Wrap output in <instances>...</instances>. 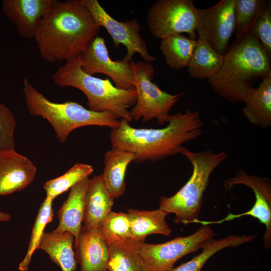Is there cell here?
<instances>
[{
	"label": "cell",
	"instance_id": "6da1fadb",
	"mask_svg": "<svg viewBox=\"0 0 271 271\" xmlns=\"http://www.w3.org/2000/svg\"><path fill=\"white\" fill-rule=\"evenodd\" d=\"M100 28L79 0H53L49 14L39 21L33 38L42 59L49 62L67 61L80 55Z\"/></svg>",
	"mask_w": 271,
	"mask_h": 271
},
{
	"label": "cell",
	"instance_id": "7a4b0ae2",
	"mask_svg": "<svg viewBox=\"0 0 271 271\" xmlns=\"http://www.w3.org/2000/svg\"><path fill=\"white\" fill-rule=\"evenodd\" d=\"M203 122L199 112L187 109L171 115L167 126L158 129L137 128L121 119L109 134L112 147L134 154V162H156L180 154L182 145L195 140L203 133Z\"/></svg>",
	"mask_w": 271,
	"mask_h": 271
},
{
	"label": "cell",
	"instance_id": "3957f363",
	"mask_svg": "<svg viewBox=\"0 0 271 271\" xmlns=\"http://www.w3.org/2000/svg\"><path fill=\"white\" fill-rule=\"evenodd\" d=\"M270 59L258 40L247 34L233 44L223 56L218 73L208 79L213 91L232 103L245 102L253 79L271 76Z\"/></svg>",
	"mask_w": 271,
	"mask_h": 271
},
{
	"label": "cell",
	"instance_id": "277c9868",
	"mask_svg": "<svg viewBox=\"0 0 271 271\" xmlns=\"http://www.w3.org/2000/svg\"><path fill=\"white\" fill-rule=\"evenodd\" d=\"M23 92L29 113L47 120L54 128L57 139L61 143L67 140L74 129L87 125L117 127L119 117L111 111L95 112L76 102H54L40 92L27 78L23 81Z\"/></svg>",
	"mask_w": 271,
	"mask_h": 271
},
{
	"label": "cell",
	"instance_id": "5b68a950",
	"mask_svg": "<svg viewBox=\"0 0 271 271\" xmlns=\"http://www.w3.org/2000/svg\"><path fill=\"white\" fill-rule=\"evenodd\" d=\"M52 78L58 86L74 87L83 92L89 109L97 112L111 111L129 123L133 120L127 108L137 101L136 91L119 89L109 79L85 73L81 67L80 55L66 61L54 72Z\"/></svg>",
	"mask_w": 271,
	"mask_h": 271
},
{
	"label": "cell",
	"instance_id": "8992f818",
	"mask_svg": "<svg viewBox=\"0 0 271 271\" xmlns=\"http://www.w3.org/2000/svg\"><path fill=\"white\" fill-rule=\"evenodd\" d=\"M180 154L190 162L193 167L192 175L175 195L160 197L159 208L168 214H174L175 223L186 225L199 220L203 194L208 185L210 175L228 155L224 151L217 154L211 150L191 152L183 147Z\"/></svg>",
	"mask_w": 271,
	"mask_h": 271
},
{
	"label": "cell",
	"instance_id": "52a82bcc",
	"mask_svg": "<svg viewBox=\"0 0 271 271\" xmlns=\"http://www.w3.org/2000/svg\"><path fill=\"white\" fill-rule=\"evenodd\" d=\"M130 65L137 94V101L129 111L132 119L142 118L143 122H147L156 118L160 124L168 123L171 117L169 111L183 94H171L153 83L155 69L151 63L131 61Z\"/></svg>",
	"mask_w": 271,
	"mask_h": 271
},
{
	"label": "cell",
	"instance_id": "ba28073f",
	"mask_svg": "<svg viewBox=\"0 0 271 271\" xmlns=\"http://www.w3.org/2000/svg\"><path fill=\"white\" fill-rule=\"evenodd\" d=\"M200 11L191 0H158L149 9L147 24L156 39L185 33L195 40Z\"/></svg>",
	"mask_w": 271,
	"mask_h": 271
},
{
	"label": "cell",
	"instance_id": "9c48e42d",
	"mask_svg": "<svg viewBox=\"0 0 271 271\" xmlns=\"http://www.w3.org/2000/svg\"><path fill=\"white\" fill-rule=\"evenodd\" d=\"M214 235L209 225H202L191 235L177 237L163 243L144 242L139 250L142 271H168L183 256L202 248Z\"/></svg>",
	"mask_w": 271,
	"mask_h": 271
},
{
	"label": "cell",
	"instance_id": "30bf717a",
	"mask_svg": "<svg viewBox=\"0 0 271 271\" xmlns=\"http://www.w3.org/2000/svg\"><path fill=\"white\" fill-rule=\"evenodd\" d=\"M89 12L91 17L100 26L104 27L111 36L114 47L123 45L127 52L122 60L130 62L135 53L139 54L144 61L151 63L156 58L151 55L146 42L140 34L139 22L136 19L118 21L110 16L97 0H79Z\"/></svg>",
	"mask_w": 271,
	"mask_h": 271
},
{
	"label": "cell",
	"instance_id": "8fae6325",
	"mask_svg": "<svg viewBox=\"0 0 271 271\" xmlns=\"http://www.w3.org/2000/svg\"><path fill=\"white\" fill-rule=\"evenodd\" d=\"M237 184L245 185L251 188L255 195V201L249 211L239 214L229 213L222 220L214 221L199 220L198 223L202 225L211 224H220L230 221L243 216H250L257 219L266 227L263 236L264 248L268 249L271 245V184L266 178H262L254 175L247 174L240 170L234 177L229 178L224 181V187L228 190Z\"/></svg>",
	"mask_w": 271,
	"mask_h": 271
},
{
	"label": "cell",
	"instance_id": "7c38bea8",
	"mask_svg": "<svg viewBox=\"0 0 271 271\" xmlns=\"http://www.w3.org/2000/svg\"><path fill=\"white\" fill-rule=\"evenodd\" d=\"M82 70L93 75L101 73L108 76L115 86L124 90H135L133 74L130 62L112 60L104 38L97 36L80 55Z\"/></svg>",
	"mask_w": 271,
	"mask_h": 271
},
{
	"label": "cell",
	"instance_id": "4fadbf2b",
	"mask_svg": "<svg viewBox=\"0 0 271 271\" xmlns=\"http://www.w3.org/2000/svg\"><path fill=\"white\" fill-rule=\"evenodd\" d=\"M235 29L234 0H221L213 6L200 9L195 30L198 38L207 41L218 53H225Z\"/></svg>",
	"mask_w": 271,
	"mask_h": 271
},
{
	"label": "cell",
	"instance_id": "5bb4252c",
	"mask_svg": "<svg viewBox=\"0 0 271 271\" xmlns=\"http://www.w3.org/2000/svg\"><path fill=\"white\" fill-rule=\"evenodd\" d=\"M53 0H4L2 11L25 39L34 37L39 21L49 14Z\"/></svg>",
	"mask_w": 271,
	"mask_h": 271
},
{
	"label": "cell",
	"instance_id": "9a60e30c",
	"mask_svg": "<svg viewBox=\"0 0 271 271\" xmlns=\"http://www.w3.org/2000/svg\"><path fill=\"white\" fill-rule=\"evenodd\" d=\"M36 171L34 164L15 150L0 152V196L26 188L34 180Z\"/></svg>",
	"mask_w": 271,
	"mask_h": 271
},
{
	"label": "cell",
	"instance_id": "2e32d148",
	"mask_svg": "<svg viewBox=\"0 0 271 271\" xmlns=\"http://www.w3.org/2000/svg\"><path fill=\"white\" fill-rule=\"evenodd\" d=\"M74 247L75 258L80 266V271H107L108 246L99 230L87 229L82 225Z\"/></svg>",
	"mask_w": 271,
	"mask_h": 271
},
{
	"label": "cell",
	"instance_id": "e0dca14e",
	"mask_svg": "<svg viewBox=\"0 0 271 271\" xmlns=\"http://www.w3.org/2000/svg\"><path fill=\"white\" fill-rule=\"evenodd\" d=\"M90 179L88 177L70 189L68 198L57 212L59 224L53 231H68L74 237V245L77 242L84 215V202Z\"/></svg>",
	"mask_w": 271,
	"mask_h": 271
},
{
	"label": "cell",
	"instance_id": "ac0fdd59",
	"mask_svg": "<svg viewBox=\"0 0 271 271\" xmlns=\"http://www.w3.org/2000/svg\"><path fill=\"white\" fill-rule=\"evenodd\" d=\"M113 203L114 197L107 189L102 175L94 176L90 179L85 195L83 226L98 230L111 212Z\"/></svg>",
	"mask_w": 271,
	"mask_h": 271
},
{
	"label": "cell",
	"instance_id": "d6986e66",
	"mask_svg": "<svg viewBox=\"0 0 271 271\" xmlns=\"http://www.w3.org/2000/svg\"><path fill=\"white\" fill-rule=\"evenodd\" d=\"M135 158L132 152L116 147H112L105 154L102 176L107 189L114 198H118L124 193L126 171Z\"/></svg>",
	"mask_w": 271,
	"mask_h": 271
},
{
	"label": "cell",
	"instance_id": "ffe728a7",
	"mask_svg": "<svg viewBox=\"0 0 271 271\" xmlns=\"http://www.w3.org/2000/svg\"><path fill=\"white\" fill-rule=\"evenodd\" d=\"M74 235L65 231L44 232L37 249L44 250L62 271H75L76 262L73 250Z\"/></svg>",
	"mask_w": 271,
	"mask_h": 271
},
{
	"label": "cell",
	"instance_id": "44dd1931",
	"mask_svg": "<svg viewBox=\"0 0 271 271\" xmlns=\"http://www.w3.org/2000/svg\"><path fill=\"white\" fill-rule=\"evenodd\" d=\"M244 103V116L252 124L266 129L271 126V76L252 88Z\"/></svg>",
	"mask_w": 271,
	"mask_h": 271
},
{
	"label": "cell",
	"instance_id": "7402d4cb",
	"mask_svg": "<svg viewBox=\"0 0 271 271\" xmlns=\"http://www.w3.org/2000/svg\"><path fill=\"white\" fill-rule=\"evenodd\" d=\"M127 214L133 236L139 242H144L150 234L168 236L173 232L166 220L168 213L160 208L152 211L129 209Z\"/></svg>",
	"mask_w": 271,
	"mask_h": 271
},
{
	"label": "cell",
	"instance_id": "603a6c76",
	"mask_svg": "<svg viewBox=\"0 0 271 271\" xmlns=\"http://www.w3.org/2000/svg\"><path fill=\"white\" fill-rule=\"evenodd\" d=\"M98 230L108 246L139 249L143 243L134 239L127 213L110 212Z\"/></svg>",
	"mask_w": 271,
	"mask_h": 271
},
{
	"label": "cell",
	"instance_id": "cb8c5ba5",
	"mask_svg": "<svg viewBox=\"0 0 271 271\" xmlns=\"http://www.w3.org/2000/svg\"><path fill=\"white\" fill-rule=\"evenodd\" d=\"M223 56L218 53L207 41L197 38L187 66L188 72L194 79H209L220 70Z\"/></svg>",
	"mask_w": 271,
	"mask_h": 271
},
{
	"label": "cell",
	"instance_id": "d4e9b609",
	"mask_svg": "<svg viewBox=\"0 0 271 271\" xmlns=\"http://www.w3.org/2000/svg\"><path fill=\"white\" fill-rule=\"evenodd\" d=\"M159 49L166 63L172 69L187 67L192 56L196 40L182 34L174 35L161 39Z\"/></svg>",
	"mask_w": 271,
	"mask_h": 271
},
{
	"label": "cell",
	"instance_id": "484cf974",
	"mask_svg": "<svg viewBox=\"0 0 271 271\" xmlns=\"http://www.w3.org/2000/svg\"><path fill=\"white\" fill-rule=\"evenodd\" d=\"M254 238L253 235H232L218 240L213 238L204 245L201 253L168 271H201L208 260L218 251L227 247L240 246L252 241Z\"/></svg>",
	"mask_w": 271,
	"mask_h": 271
},
{
	"label": "cell",
	"instance_id": "4316f807",
	"mask_svg": "<svg viewBox=\"0 0 271 271\" xmlns=\"http://www.w3.org/2000/svg\"><path fill=\"white\" fill-rule=\"evenodd\" d=\"M94 171L93 167L84 163H76L65 174L46 182L44 185L46 197L53 200L74 185L88 177Z\"/></svg>",
	"mask_w": 271,
	"mask_h": 271
},
{
	"label": "cell",
	"instance_id": "83f0119b",
	"mask_svg": "<svg viewBox=\"0 0 271 271\" xmlns=\"http://www.w3.org/2000/svg\"><path fill=\"white\" fill-rule=\"evenodd\" d=\"M264 0H234L236 38L248 34L252 23L267 5Z\"/></svg>",
	"mask_w": 271,
	"mask_h": 271
},
{
	"label": "cell",
	"instance_id": "f1b7e54d",
	"mask_svg": "<svg viewBox=\"0 0 271 271\" xmlns=\"http://www.w3.org/2000/svg\"><path fill=\"white\" fill-rule=\"evenodd\" d=\"M52 202L53 200L46 198L41 205L33 227L26 255L19 265V269L21 271L28 270L32 255L37 249L44 230L53 220Z\"/></svg>",
	"mask_w": 271,
	"mask_h": 271
},
{
	"label": "cell",
	"instance_id": "f546056e",
	"mask_svg": "<svg viewBox=\"0 0 271 271\" xmlns=\"http://www.w3.org/2000/svg\"><path fill=\"white\" fill-rule=\"evenodd\" d=\"M108 246L107 271H142L143 262L139 249Z\"/></svg>",
	"mask_w": 271,
	"mask_h": 271
},
{
	"label": "cell",
	"instance_id": "4dcf8cb0",
	"mask_svg": "<svg viewBox=\"0 0 271 271\" xmlns=\"http://www.w3.org/2000/svg\"><path fill=\"white\" fill-rule=\"evenodd\" d=\"M249 34L256 38L271 58V3L266 6L255 19Z\"/></svg>",
	"mask_w": 271,
	"mask_h": 271
},
{
	"label": "cell",
	"instance_id": "1f68e13d",
	"mask_svg": "<svg viewBox=\"0 0 271 271\" xmlns=\"http://www.w3.org/2000/svg\"><path fill=\"white\" fill-rule=\"evenodd\" d=\"M16 118L0 99V152L15 150L14 131Z\"/></svg>",
	"mask_w": 271,
	"mask_h": 271
},
{
	"label": "cell",
	"instance_id": "d6a6232c",
	"mask_svg": "<svg viewBox=\"0 0 271 271\" xmlns=\"http://www.w3.org/2000/svg\"><path fill=\"white\" fill-rule=\"evenodd\" d=\"M11 219V216L6 213L0 211V221H7Z\"/></svg>",
	"mask_w": 271,
	"mask_h": 271
}]
</instances>
